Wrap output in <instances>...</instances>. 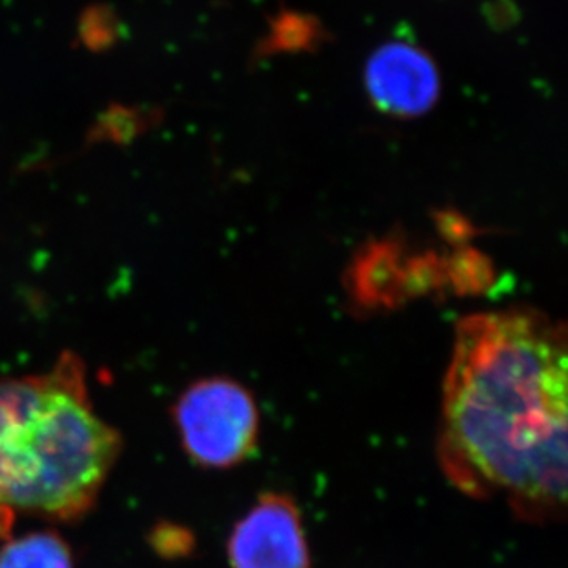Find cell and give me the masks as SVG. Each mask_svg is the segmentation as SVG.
Returning <instances> with one entry per match:
<instances>
[{
    "label": "cell",
    "instance_id": "4",
    "mask_svg": "<svg viewBox=\"0 0 568 568\" xmlns=\"http://www.w3.org/2000/svg\"><path fill=\"white\" fill-rule=\"evenodd\" d=\"M231 568H312L306 530L295 500L262 495L232 530Z\"/></svg>",
    "mask_w": 568,
    "mask_h": 568
},
{
    "label": "cell",
    "instance_id": "7",
    "mask_svg": "<svg viewBox=\"0 0 568 568\" xmlns=\"http://www.w3.org/2000/svg\"><path fill=\"white\" fill-rule=\"evenodd\" d=\"M13 523H16V511L10 506H6L4 503H0V539L10 536Z\"/></svg>",
    "mask_w": 568,
    "mask_h": 568
},
{
    "label": "cell",
    "instance_id": "3",
    "mask_svg": "<svg viewBox=\"0 0 568 568\" xmlns=\"http://www.w3.org/2000/svg\"><path fill=\"white\" fill-rule=\"evenodd\" d=\"M173 418L184 449L199 466L229 469L256 447L260 410L253 394L237 381L203 379L179 397Z\"/></svg>",
    "mask_w": 568,
    "mask_h": 568
},
{
    "label": "cell",
    "instance_id": "6",
    "mask_svg": "<svg viewBox=\"0 0 568 568\" xmlns=\"http://www.w3.org/2000/svg\"><path fill=\"white\" fill-rule=\"evenodd\" d=\"M0 568H72V558L60 536L41 531L8 542L0 550Z\"/></svg>",
    "mask_w": 568,
    "mask_h": 568
},
{
    "label": "cell",
    "instance_id": "1",
    "mask_svg": "<svg viewBox=\"0 0 568 568\" xmlns=\"http://www.w3.org/2000/svg\"><path fill=\"white\" fill-rule=\"evenodd\" d=\"M564 326L525 310L467 316L442 392L438 464L471 499L545 525L567 508Z\"/></svg>",
    "mask_w": 568,
    "mask_h": 568
},
{
    "label": "cell",
    "instance_id": "2",
    "mask_svg": "<svg viewBox=\"0 0 568 568\" xmlns=\"http://www.w3.org/2000/svg\"><path fill=\"white\" fill-rule=\"evenodd\" d=\"M0 396V503L54 520L87 514L122 440L92 410L81 361L63 354L49 374L2 381Z\"/></svg>",
    "mask_w": 568,
    "mask_h": 568
},
{
    "label": "cell",
    "instance_id": "5",
    "mask_svg": "<svg viewBox=\"0 0 568 568\" xmlns=\"http://www.w3.org/2000/svg\"><path fill=\"white\" fill-rule=\"evenodd\" d=\"M368 85L376 102L386 111L422 113L435 100V69L418 50L392 44L372 61Z\"/></svg>",
    "mask_w": 568,
    "mask_h": 568
}]
</instances>
